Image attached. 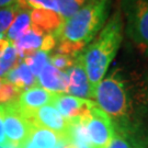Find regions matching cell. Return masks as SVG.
Returning <instances> with one entry per match:
<instances>
[{"label": "cell", "instance_id": "1", "mask_svg": "<svg viewBox=\"0 0 148 148\" xmlns=\"http://www.w3.org/2000/svg\"><path fill=\"white\" fill-rule=\"evenodd\" d=\"M93 99L110 116L114 131L137 148L148 146V75L121 67L100 81Z\"/></svg>", "mask_w": 148, "mask_h": 148}, {"label": "cell", "instance_id": "2", "mask_svg": "<svg viewBox=\"0 0 148 148\" xmlns=\"http://www.w3.org/2000/svg\"><path fill=\"white\" fill-rule=\"evenodd\" d=\"M123 27L124 22L121 11H115L114 14L106 21L99 34L87 45V48L82 53L92 95H95L97 87L106 76L112 60L121 46Z\"/></svg>", "mask_w": 148, "mask_h": 148}, {"label": "cell", "instance_id": "3", "mask_svg": "<svg viewBox=\"0 0 148 148\" xmlns=\"http://www.w3.org/2000/svg\"><path fill=\"white\" fill-rule=\"evenodd\" d=\"M111 0H90L78 12L65 20L54 36L57 42H67L84 48L92 42L106 23Z\"/></svg>", "mask_w": 148, "mask_h": 148}, {"label": "cell", "instance_id": "4", "mask_svg": "<svg viewBox=\"0 0 148 148\" xmlns=\"http://www.w3.org/2000/svg\"><path fill=\"white\" fill-rule=\"evenodd\" d=\"M126 33L139 51L148 57V2L146 0H122Z\"/></svg>", "mask_w": 148, "mask_h": 148}, {"label": "cell", "instance_id": "5", "mask_svg": "<svg viewBox=\"0 0 148 148\" xmlns=\"http://www.w3.org/2000/svg\"><path fill=\"white\" fill-rule=\"evenodd\" d=\"M87 144L90 148H108L114 136V126L110 116L95 103L82 119Z\"/></svg>", "mask_w": 148, "mask_h": 148}, {"label": "cell", "instance_id": "6", "mask_svg": "<svg viewBox=\"0 0 148 148\" xmlns=\"http://www.w3.org/2000/svg\"><path fill=\"white\" fill-rule=\"evenodd\" d=\"M3 125L8 142L20 146L27 137L32 124L19 109L16 100L3 104Z\"/></svg>", "mask_w": 148, "mask_h": 148}, {"label": "cell", "instance_id": "7", "mask_svg": "<svg viewBox=\"0 0 148 148\" xmlns=\"http://www.w3.org/2000/svg\"><path fill=\"white\" fill-rule=\"evenodd\" d=\"M27 120L32 125L49 130L62 137L66 135L69 127V120L64 117L52 103L38 108Z\"/></svg>", "mask_w": 148, "mask_h": 148}, {"label": "cell", "instance_id": "8", "mask_svg": "<svg viewBox=\"0 0 148 148\" xmlns=\"http://www.w3.org/2000/svg\"><path fill=\"white\" fill-rule=\"evenodd\" d=\"M95 102L66 93H54L52 104L67 120L84 119Z\"/></svg>", "mask_w": 148, "mask_h": 148}, {"label": "cell", "instance_id": "9", "mask_svg": "<svg viewBox=\"0 0 148 148\" xmlns=\"http://www.w3.org/2000/svg\"><path fill=\"white\" fill-rule=\"evenodd\" d=\"M66 75L68 77L67 93L81 99L93 98L90 88L89 79L85 69L82 53L78 54L75 57L74 65L66 71Z\"/></svg>", "mask_w": 148, "mask_h": 148}, {"label": "cell", "instance_id": "10", "mask_svg": "<svg viewBox=\"0 0 148 148\" xmlns=\"http://www.w3.org/2000/svg\"><path fill=\"white\" fill-rule=\"evenodd\" d=\"M53 95V92H49L41 87L34 86L21 92V95L16 99V104L23 113V115L29 119V116L38 108L52 103Z\"/></svg>", "mask_w": 148, "mask_h": 148}, {"label": "cell", "instance_id": "11", "mask_svg": "<svg viewBox=\"0 0 148 148\" xmlns=\"http://www.w3.org/2000/svg\"><path fill=\"white\" fill-rule=\"evenodd\" d=\"M31 25L43 34H55L63 25L64 19L58 12L46 9L30 10Z\"/></svg>", "mask_w": 148, "mask_h": 148}, {"label": "cell", "instance_id": "12", "mask_svg": "<svg viewBox=\"0 0 148 148\" xmlns=\"http://www.w3.org/2000/svg\"><path fill=\"white\" fill-rule=\"evenodd\" d=\"M36 82L41 88L53 93H65L68 87V77L66 73H63L53 67L48 63L41 74L37 76Z\"/></svg>", "mask_w": 148, "mask_h": 148}, {"label": "cell", "instance_id": "13", "mask_svg": "<svg viewBox=\"0 0 148 148\" xmlns=\"http://www.w3.org/2000/svg\"><path fill=\"white\" fill-rule=\"evenodd\" d=\"M62 136L56 133L32 125L27 137L18 148H54Z\"/></svg>", "mask_w": 148, "mask_h": 148}, {"label": "cell", "instance_id": "14", "mask_svg": "<svg viewBox=\"0 0 148 148\" xmlns=\"http://www.w3.org/2000/svg\"><path fill=\"white\" fill-rule=\"evenodd\" d=\"M44 35L45 34H43L41 31H38L37 29L31 25L29 31L25 32L22 36H20L14 42H12L18 53L19 59H24L32 53L38 51L42 45Z\"/></svg>", "mask_w": 148, "mask_h": 148}, {"label": "cell", "instance_id": "15", "mask_svg": "<svg viewBox=\"0 0 148 148\" xmlns=\"http://www.w3.org/2000/svg\"><path fill=\"white\" fill-rule=\"evenodd\" d=\"M5 79L16 87L21 92L36 85V78L24 63H19L5 76Z\"/></svg>", "mask_w": 148, "mask_h": 148}, {"label": "cell", "instance_id": "16", "mask_svg": "<svg viewBox=\"0 0 148 148\" xmlns=\"http://www.w3.org/2000/svg\"><path fill=\"white\" fill-rule=\"evenodd\" d=\"M31 27V19H30V11L20 10L16 13V18L9 27L8 31L5 32V37L11 43L14 42L20 36H22L25 32Z\"/></svg>", "mask_w": 148, "mask_h": 148}, {"label": "cell", "instance_id": "17", "mask_svg": "<svg viewBox=\"0 0 148 148\" xmlns=\"http://www.w3.org/2000/svg\"><path fill=\"white\" fill-rule=\"evenodd\" d=\"M19 64V56L13 44L11 43L8 47L0 52V78L13 69Z\"/></svg>", "mask_w": 148, "mask_h": 148}, {"label": "cell", "instance_id": "18", "mask_svg": "<svg viewBox=\"0 0 148 148\" xmlns=\"http://www.w3.org/2000/svg\"><path fill=\"white\" fill-rule=\"evenodd\" d=\"M90 0H54L57 7V12L64 19V21L74 16Z\"/></svg>", "mask_w": 148, "mask_h": 148}, {"label": "cell", "instance_id": "19", "mask_svg": "<svg viewBox=\"0 0 148 148\" xmlns=\"http://www.w3.org/2000/svg\"><path fill=\"white\" fill-rule=\"evenodd\" d=\"M23 63L30 68L31 73L34 75V77H37L41 74L43 68L49 63V56L47 53L38 49L36 52L32 53L31 55H29L27 57H25Z\"/></svg>", "mask_w": 148, "mask_h": 148}, {"label": "cell", "instance_id": "20", "mask_svg": "<svg viewBox=\"0 0 148 148\" xmlns=\"http://www.w3.org/2000/svg\"><path fill=\"white\" fill-rule=\"evenodd\" d=\"M16 5L21 10H33V9H46L57 12V7L54 0H18Z\"/></svg>", "mask_w": 148, "mask_h": 148}, {"label": "cell", "instance_id": "21", "mask_svg": "<svg viewBox=\"0 0 148 148\" xmlns=\"http://www.w3.org/2000/svg\"><path fill=\"white\" fill-rule=\"evenodd\" d=\"M20 95H21V91L16 87H14L5 79H2V82L0 85V104L1 106L16 101Z\"/></svg>", "mask_w": 148, "mask_h": 148}, {"label": "cell", "instance_id": "22", "mask_svg": "<svg viewBox=\"0 0 148 148\" xmlns=\"http://www.w3.org/2000/svg\"><path fill=\"white\" fill-rule=\"evenodd\" d=\"M20 10L21 9L16 3L0 9V34H5V32L8 31L13 19L16 18V13Z\"/></svg>", "mask_w": 148, "mask_h": 148}, {"label": "cell", "instance_id": "23", "mask_svg": "<svg viewBox=\"0 0 148 148\" xmlns=\"http://www.w3.org/2000/svg\"><path fill=\"white\" fill-rule=\"evenodd\" d=\"M75 57L68 56V55H63V54H55L49 57V64L56 69H58L63 73H66L74 65Z\"/></svg>", "mask_w": 148, "mask_h": 148}, {"label": "cell", "instance_id": "24", "mask_svg": "<svg viewBox=\"0 0 148 148\" xmlns=\"http://www.w3.org/2000/svg\"><path fill=\"white\" fill-rule=\"evenodd\" d=\"M108 148H137V147H136V145L133 143L132 140H130L124 135H122V134L114 131L113 139H112L111 144L108 146Z\"/></svg>", "mask_w": 148, "mask_h": 148}, {"label": "cell", "instance_id": "25", "mask_svg": "<svg viewBox=\"0 0 148 148\" xmlns=\"http://www.w3.org/2000/svg\"><path fill=\"white\" fill-rule=\"evenodd\" d=\"M56 45H57V40L54 36V34H45L43 36V42L40 51H43V52L48 54L56 47Z\"/></svg>", "mask_w": 148, "mask_h": 148}, {"label": "cell", "instance_id": "26", "mask_svg": "<svg viewBox=\"0 0 148 148\" xmlns=\"http://www.w3.org/2000/svg\"><path fill=\"white\" fill-rule=\"evenodd\" d=\"M8 143V139L5 134V125H3V106L0 104V145L5 146Z\"/></svg>", "mask_w": 148, "mask_h": 148}, {"label": "cell", "instance_id": "27", "mask_svg": "<svg viewBox=\"0 0 148 148\" xmlns=\"http://www.w3.org/2000/svg\"><path fill=\"white\" fill-rule=\"evenodd\" d=\"M16 1L18 0H0V9L14 5V3H16Z\"/></svg>", "mask_w": 148, "mask_h": 148}, {"label": "cell", "instance_id": "28", "mask_svg": "<svg viewBox=\"0 0 148 148\" xmlns=\"http://www.w3.org/2000/svg\"><path fill=\"white\" fill-rule=\"evenodd\" d=\"M54 148H65V145H64V138L62 137V139L59 140V143L55 146Z\"/></svg>", "mask_w": 148, "mask_h": 148}, {"label": "cell", "instance_id": "29", "mask_svg": "<svg viewBox=\"0 0 148 148\" xmlns=\"http://www.w3.org/2000/svg\"><path fill=\"white\" fill-rule=\"evenodd\" d=\"M3 148H18V146H16V145H13V144H11L8 142V143L3 146Z\"/></svg>", "mask_w": 148, "mask_h": 148}, {"label": "cell", "instance_id": "30", "mask_svg": "<svg viewBox=\"0 0 148 148\" xmlns=\"http://www.w3.org/2000/svg\"><path fill=\"white\" fill-rule=\"evenodd\" d=\"M1 82H2V78H0V85H1Z\"/></svg>", "mask_w": 148, "mask_h": 148}, {"label": "cell", "instance_id": "31", "mask_svg": "<svg viewBox=\"0 0 148 148\" xmlns=\"http://www.w3.org/2000/svg\"><path fill=\"white\" fill-rule=\"evenodd\" d=\"M0 148H3V146H0Z\"/></svg>", "mask_w": 148, "mask_h": 148}, {"label": "cell", "instance_id": "32", "mask_svg": "<svg viewBox=\"0 0 148 148\" xmlns=\"http://www.w3.org/2000/svg\"><path fill=\"white\" fill-rule=\"evenodd\" d=\"M146 1H147V2H148V0H146Z\"/></svg>", "mask_w": 148, "mask_h": 148}]
</instances>
